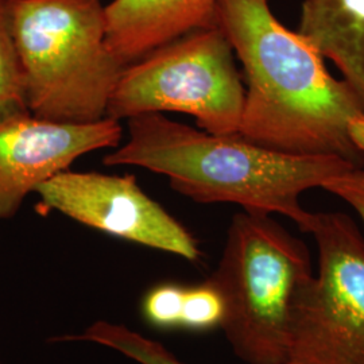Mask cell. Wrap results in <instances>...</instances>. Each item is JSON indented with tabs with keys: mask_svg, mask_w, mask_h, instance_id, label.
<instances>
[{
	"mask_svg": "<svg viewBox=\"0 0 364 364\" xmlns=\"http://www.w3.org/2000/svg\"><path fill=\"white\" fill-rule=\"evenodd\" d=\"M348 135L352 144L364 154V114L353 117L348 122Z\"/></svg>",
	"mask_w": 364,
	"mask_h": 364,
	"instance_id": "16",
	"label": "cell"
},
{
	"mask_svg": "<svg viewBox=\"0 0 364 364\" xmlns=\"http://www.w3.org/2000/svg\"><path fill=\"white\" fill-rule=\"evenodd\" d=\"M215 26L240 60L247 90L239 135L296 156H333L364 168L348 122L364 105L324 58L274 15L270 0H216Z\"/></svg>",
	"mask_w": 364,
	"mask_h": 364,
	"instance_id": "1",
	"label": "cell"
},
{
	"mask_svg": "<svg viewBox=\"0 0 364 364\" xmlns=\"http://www.w3.org/2000/svg\"><path fill=\"white\" fill-rule=\"evenodd\" d=\"M28 111L69 124L107 117L127 64L107 45L102 0H7Z\"/></svg>",
	"mask_w": 364,
	"mask_h": 364,
	"instance_id": "3",
	"label": "cell"
},
{
	"mask_svg": "<svg viewBox=\"0 0 364 364\" xmlns=\"http://www.w3.org/2000/svg\"><path fill=\"white\" fill-rule=\"evenodd\" d=\"M105 166H139L164 174L170 186L196 203L237 204L245 210L282 215L305 231L311 218L299 197L352 169L333 156H296L213 135L164 114L129 119V139L103 158Z\"/></svg>",
	"mask_w": 364,
	"mask_h": 364,
	"instance_id": "2",
	"label": "cell"
},
{
	"mask_svg": "<svg viewBox=\"0 0 364 364\" xmlns=\"http://www.w3.org/2000/svg\"><path fill=\"white\" fill-rule=\"evenodd\" d=\"M297 33L332 60L364 105V0H305Z\"/></svg>",
	"mask_w": 364,
	"mask_h": 364,
	"instance_id": "10",
	"label": "cell"
},
{
	"mask_svg": "<svg viewBox=\"0 0 364 364\" xmlns=\"http://www.w3.org/2000/svg\"><path fill=\"white\" fill-rule=\"evenodd\" d=\"M323 189L338 196L359 215L364 224V168L352 169L326 181Z\"/></svg>",
	"mask_w": 364,
	"mask_h": 364,
	"instance_id": "15",
	"label": "cell"
},
{
	"mask_svg": "<svg viewBox=\"0 0 364 364\" xmlns=\"http://www.w3.org/2000/svg\"><path fill=\"white\" fill-rule=\"evenodd\" d=\"M224 318V301L216 287L207 279L196 287H185L181 326L205 331L220 326Z\"/></svg>",
	"mask_w": 364,
	"mask_h": 364,
	"instance_id": "13",
	"label": "cell"
},
{
	"mask_svg": "<svg viewBox=\"0 0 364 364\" xmlns=\"http://www.w3.org/2000/svg\"><path fill=\"white\" fill-rule=\"evenodd\" d=\"M216 0H114L105 6L107 45L124 64L204 27L215 26Z\"/></svg>",
	"mask_w": 364,
	"mask_h": 364,
	"instance_id": "9",
	"label": "cell"
},
{
	"mask_svg": "<svg viewBox=\"0 0 364 364\" xmlns=\"http://www.w3.org/2000/svg\"><path fill=\"white\" fill-rule=\"evenodd\" d=\"M185 287L164 284L153 287L144 296L142 313L149 324L158 328L181 326Z\"/></svg>",
	"mask_w": 364,
	"mask_h": 364,
	"instance_id": "14",
	"label": "cell"
},
{
	"mask_svg": "<svg viewBox=\"0 0 364 364\" xmlns=\"http://www.w3.org/2000/svg\"><path fill=\"white\" fill-rule=\"evenodd\" d=\"M120 122L111 117L69 124L31 114L0 123V221L18 213L25 198L41 183L91 151L117 147Z\"/></svg>",
	"mask_w": 364,
	"mask_h": 364,
	"instance_id": "8",
	"label": "cell"
},
{
	"mask_svg": "<svg viewBox=\"0 0 364 364\" xmlns=\"http://www.w3.org/2000/svg\"><path fill=\"white\" fill-rule=\"evenodd\" d=\"M246 90L234 49L218 26L197 28L127 64L107 117L181 112L213 135H237Z\"/></svg>",
	"mask_w": 364,
	"mask_h": 364,
	"instance_id": "5",
	"label": "cell"
},
{
	"mask_svg": "<svg viewBox=\"0 0 364 364\" xmlns=\"http://www.w3.org/2000/svg\"><path fill=\"white\" fill-rule=\"evenodd\" d=\"M281 364H296V363H293V362H289V360H287V362H285V363H281Z\"/></svg>",
	"mask_w": 364,
	"mask_h": 364,
	"instance_id": "17",
	"label": "cell"
},
{
	"mask_svg": "<svg viewBox=\"0 0 364 364\" xmlns=\"http://www.w3.org/2000/svg\"><path fill=\"white\" fill-rule=\"evenodd\" d=\"M317 272L299 289L287 341L296 364H364V237L343 212L311 213Z\"/></svg>",
	"mask_w": 364,
	"mask_h": 364,
	"instance_id": "6",
	"label": "cell"
},
{
	"mask_svg": "<svg viewBox=\"0 0 364 364\" xmlns=\"http://www.w3.org/2000/svg\"><path fill=\"white\" fill-rule=\"evenodd\" d=\"M36 193L41 207L105 234L188 260L201 257L192 234L146 195L132 174L65 170L41 183Z\"/></svg>",
	"mask_w": 364,
	"mask_h": 364,
	"instance_id": "7",
	"label": "cell"
},
{
	"mask_svg": "<svg viewBox=\"0 0 364 364\" xmlns=\"http://www.w3.org/2000/svg\"><path fill=\"white\" fill-rule=\"evenodd\" d=\"M313 274L306 245L272 215L245 209L235 215L208 279L224 301L220 326L237 358L248 364L287 362L291 309Z\"/></svg>",
	"mask_w": 364,
	"mask_h": 364,
	"instance_id": "4",
	"label": "cell"
},
{
	"mask_svg": "<svg viewBox=\"0 0 364 364\" xmlns=\"http://www.w3.org/2000/svg\"><path fill=\"white\" fill-rule=\"evenodd\" d=\"M7 0H0V123L28 115L25 78L7 13Z\"/></svg>",
	"mask_w": 364,
	"mask_h": 364,
	"instance_id": "12",
	"label": "cell"
},
{
	"mask_svg": "<svg viewBox=\"0 0 364 364\" xmlns=\"http://www.w3.org/2000/svg\"><path fill=\"white\" fill-rule=\"evenodd\" d=\"M61 340L88 341L120 352L141 364H185L169 350L151 338H144L127 326L108 321H96L82 333Z\"/></svg>",
	"mask_w": 364,
	"mask_h": 364,
	"instance_id": "11",
	"label": "cell"
}]
</instances>
